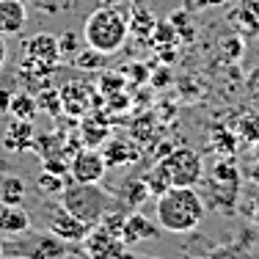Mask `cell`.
I'll return each mask as SVG.
<instances>
[{
    "label": "cell",
    "instance_id": "cell-15",
    "mask_svg": "<svg viewBox=\"0 0 259 259\" xmlns=\"http://www.w3.org/2000/svg\"><path fill=\"white\" fill-rule=\"evenodd\" d=\"M102 155L108 165H127L133 160H138V149H133V144H124V141H110Z\"/></svg>",
    "mask_w": 259,
    "mask_h": 259
},
{
    "label": "cell",
    "instance_id": "cell-11",
    "mask_svg": "<svg viewBox=\"0 0 259 259\" xmlns=\"http://www.w3.org/2000/svg\"><path fill=\"white\" fill-rule=\"evenodd\" d=\"M28 22V6L22 0H0V36H14Z\"/></svg>",
    "mask_w": 259,
    "mask_h": 259
},
{
    "label": "cell",
    "instance_id": "cell-2",
    "mask_svg": "<svg viewBox=\"0 0 259 259\" xmlns=\"http://www.w3.org/2000/svg\"><path fill=\"white\" fill-rule=\"evenodd\" d=\"M201 180H204L201 155L196 149H188V146L171 149L168 155L144 177L149 193H155V196H160L168 188H196Z\"/></svg>",
    "mask_w": 259,
    "mask_h": 259
},
{
    "label": "cell",
    "instance_id": "cell-22",
    "mask_svg": "<svg viewBox=\"0 0 259 259\" xmlns=\"http://www.w3.org/2000/svg\"><path fill=\"white\" fill-rule=\"evenodd\" d=\"M11 97H14V94H9L6 89H0V110H3V113H9V102H11Z\"/></svg>",
    "mask_w": 259,
    "mask_h": 259
},
{
    "label": "cell",
    "instance_id": "cell-6",
    "mask_svg": "<svg viewBox=\"0 0 259 259\" xmlns=\"http://www.w3.org/2000/svg\"><path fill=\"white\" fill-rule=\"evenodd\" d=\"M47 232L55 234L58 240H64V243H83L85 234L91 232V226L83 224L80 218H75L64 204H58L47 215Z\"/></svg>",
    "mask_w": 259,
    "mask_h": 259
},
{
    "label": "cell",
    "instance_id": "cell-1",
    "mask_svg": "<svg viewBox=\"0 0 259 259\" xmlns=\"http://www.w3.org/2000/svg\"><path fill=\"white\" fill-rule=\"evenodd\" d=\"M204 215H207V204L196 188H168L157 196L155 218L163 232L188 234L199 229Z\"/></svg>",
    "mask_w": 259,
    "mask_h": 259
},
{
    "label": "cell",
    "instance_id": "cell-16",
    "mask_svg": "<svg viewBox=\"0 0 259 259\" xmlns=\"http://www.w3.org/2000/svg\"><path fill=\"white\" fill-rule=\"evenodd\" d=\"M36 110H39V102H33V97H28V94H14L9 102V113L14 116V119L30 121Z\"/></svg>",
    "mask_w": 259,
    "mask_h": 259
},
{
    "label": "cell",
    "instance_id": "cell-10",
    "mask_svg": "<svg viewBox=\"0 0 259 259\" xmlns=\"http://www.w3.org/2000/svg\"><path fill=\"white\" fill-rule=\"evenodd\" d=\"M121 240H124L127 245L133 243H141V240H152L160 234V226L157 221H149L144 212H135V209H130L124 215V221H121Z\"/></svg>",
    "mask_w": 259,
    "mask_h": 259
},
{
    "label": "cell",
    "instance_id": "cell-26",
    "mask_svg": "<svg viewBox=\"0 0 259 259\" xmlns=\"http://www.w3.org/2000/svg\"><path fill=\"white\" fill-rule=\"evenodd\" d=\"M0 254H3V245H0Z\"/></svg>",
    "mask_w": 259,
    "mask_h": 259
},
{
    "label": "cell",
    "instance_id": "cell-25",
    "mask_svg": "<svg viewBox=\"0 0 259 259\" xmlns=\"http://www.w3.org/2000/svg\"><path fill=\"white\" fill-rule=\"evenodd\" d=\"M36 3H47V0H36Z\"/></svg>",
    "mask_w": 259,
    "mask_h": 259
},
{
    "label": "cell",
    "instance_id": "cell-3",
    "mask_svg": "<svg viewBox=\"0 0 259 259\" xmlns=\"http://www.w3.org/2000/svg\"><path fill=\"white\" fill-rule=\"evenodd\" d=\"M61 204L89 226H97L102 221V215L110 212V209L124 207L110 193H105L100 188V182H77V180L64 185V190H61Z\"/></svg>",
    "mask_w": 259,
    "mask_h": 259
},
{
    "label": "cell",
    "instance_id": "cell-19",
    "mask_svg": "<svg viewBox=\"0 0 259 259\" xmlns=\"http://www.w3.org/2000/svg\"><path fill=\"white\" fill-rule=\"evenodd\" d=\"M39 188L45 190V193H61V190H64V177L53 174V171H45V174L39 177Z\"/></svg>",
    "mask_w": 259,
    "mask_h": 259
},
{
    "label": "cell",
    "instance_id": "cell-18",
    "mask_svg": "<svg viewBox=\"0 0 259 259\" xmlns=\"http://www.w3.org/2000/svg\"><path fill=\"white\" fill-rule=\"evenodd\" d=\"M201 259H251V256L240 243H232V245H221V248L209 251V254L201 256Z\"/></svg>",
    "mask_w": 259,
    "mask_h": 259
},
{
    "label": "cell",
    "instance_id": "cell-21",
    "mask_svg": "<svg viewBox=\"0 0 259 259\" xmlns=\"http://www.w3.org/2000/svg\"><path fill=\"white\" fill-rule=\"evenodd\" d=\"M102 58H105L102 53H97L89 47V53H77V58H72V61H75L77 66H89L91 69V66H102Z\"/></svg>",
    "mask_w": 259,
    "mask_h": 259
},
{
    "label": "cell",
    "instance_id": "cell-4",
    "mask_svg": "<svg viewBox=\"0 0 259 259\" xmlns=\"http://www.w3.org/2000/svg\"><path fill=\"white\" fill-rule=\"evenodd\" d=\"M130 33V22L113 6H100L89 14L83 25V39L91 50L102 53V55H113L116 50H121Z\"/></svg>",
    "mask_w": 259,
    "mask_h": 259
},
{
    "label": "cell",
    "instance_id": "cell-17",
    "mask_svg": "<svg viewBox=\"0 0 259 259\" xmlns=\"http://www.w3.org/2000/svg\"><path fill=\"white\" fill-rule=\"evenodd\" d=\"M22 196H25V185H22V180L6 177V180L0 182V201H3V204H20Z\"/></svg>",
    "mask_w": 259,
    "mask_h": 259
},
{
    "label": "cell",
    "instance_id": "cell-23",
    "mask_svg": "<svg viewBox=\"0 0 259 259\" xmlns=\"http://www.w3.org/2000/svg\"><path fill=\"white\" fill-rule=\"evenodd\" d=\"M6 58H9V47H6V39L0 36V69L6 66Z\"/></svg>",
    "mask_w": 259,
    "mask_h": 259
},
{
    "label": "cell",
    "instance_id": "cell-12",
    "mask_svg": "<svg viewBox=\"0 0 259 259\" xmlns=\"http://www.w3.org/2000/svg\"><path fill=\"white\" fill-rule=\"evenodd\" d=\"M28 229H30V218L25 209L20 204H3L0 201V234L17 237V234H25Z\"/></svg>",
    "mask_w": 259,
    "mask_h": 259
},
{
    "label": "cell",
    "instance_id": "cell-9",
    "mask_svg": "<svg viewBox=\"0 0 259 259\" xmlns=\"http://www.w3.org/2000/svg\"><path fill=\"white\" fill-rule=\"evenodd\" d=\"M25 61L30 64H41V66H55L61 61L58 50V36L53 33H36L25 41Z\"/></svg>",
    "mask_w": 259,
    "mask_h": 259
},
{
    "label": "cell",
    "instance_id": "cell-24",
    "mask_svg": "<svg viewBox=\"0 0 259 259\" xmlns=\"http://www.w3.org/2000/svg\"><path fill=\"white\" fill-rule=\"evenodd\" d=\"M121 259H157V256H144V254H130V251H124Z\"/></svg>",
    "mask_w": 259,
    "mask_h": 259
},
{
    "label": "cell",
    "instance_id": "cell-14",
    "mask_svg": "<svg viewBox=\"0 0 259 259\" xmlns=\"http://www.w3.org/2000/svg\"><path fill=\"white\" fill-rule=\"evenodd\" d=\"M146 196H149V188H146L144 180H127L124 185H121V190H119V201L127 209L141 207V201H144Z\"/></svg>",
    "mask_w": 259,
    "mask_h": 259
},
{
    "label": "cell",
    "instance_id": "cell-8",
    "mask_svg": "<svg viewBox=\"0 0 259 259\" xmlns=\"http://www.w3.org/2000/svg\"><path fill=\"white\" fill-rule=\"evenodd\" d=\"M6 248L14 251V254H20L22 259H66V256H69L66 243H64V240H58L55 234L30 237L28 245H20V248H14V245H6Z\"/></svg>",
    "mask_w": 259,
    "mask_h": 259
},
{
    "label": "cell",
    "instance_id": "cell-13",
    "mask_svg": "<svg viewBox=\"0 0 259 259\" xmlns=\"http://www.w3.org/2000/svg\"><path fill=\"white\" fill-rule=\"evenodd\" d=\"M30 133H33V127H30V121L25 119H14L6 130V146H9L11 152L17 149H25L28 141H30Z\"/></svg>",
    "mask_w": 259,
    "mask_h": 259
},
{
    "label": "cell",
    "instance_id": "cell-20",
    "mask_svg": "<svg viewBox=\"0 0 259 259\" xmlns=\"http://www.w3.org/2000/svg\"><path fill=\"white\" fill-rule=\"evenodd\" d=\"M58 50H61V58H72V55H77V50H80V36L64 33L58 39Z\"/></svg>",
    "mask_w": 259,
    "mask_h": 259
},
{
    "label": "cell",
    "instance_id": "cell-5",
    "mask_svg": "<svg viewBox=\"0 0 259 259\" xmlns=\"http://www.w3.org/2000/svg\"><path fill=\"white\" fill-rule=\"evenodd\" d=\"M83 251L89 259H121L127 251V243L121 240V234H116V232L105 229L102 224H97L85 234Z\"/></svg>",
    "mask_w": 259,
    "mask_h": 259
},
{
    "label": "cell",
    "instance_id": "cell-7",
    "mask_svg": "<svg viewBox=\"0 0 259 259\" xmlns=\"http://www.w3.org/2000/svg\"><path fill=\"white\" fill-rule=\"evenodd\" d=\"M72 180L77 182H100L105 174H108V163H105V155L97 149H80L69 163Z\"/></svg>",
    "mask_w": 259,
    "mask_h": 259
}]
</instances>
